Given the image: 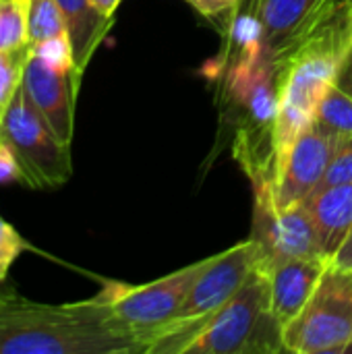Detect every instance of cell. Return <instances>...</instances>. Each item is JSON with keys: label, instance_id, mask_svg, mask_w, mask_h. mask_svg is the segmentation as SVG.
Instances as JSON below:
<instances>
[{"label": "cell", "instance_id": "obj_4", "mask_svg": "<svg viewBox=\"0 0 352 354\" xmlns=\"http://www.w3.org/2000/svg\"><path fill=\"white\" fill-rule=\"evenodd\" d=\"M259 263V245L249 236L220 255L207 257V266L193 282L174 322L151 342L147 354L183 353L203 324L228 303Z\"/></svg>", "mask_w": 352, "mask_h": 354}, {"label": "cell", "instance_id": "obj_3", "mask_svg": "<svg viewBox=\"0 0 352 354\" xmlns=\"http://www.w3.org/2000/svg\"><path fill=\"white\" fill-rule=\"evenodd\" d=\"M282 326L270 311L268 274L255 268L185 346V354L282 353Z\"/></svg>", "mask_w": 352, "mask_h": 354}, {"label": "cell", "instance_id": "obj_6", "mask_svg": "<svg viewBox=\"0 0 352 354\" xmlns=\"http://www.w3.org/2000/svg\"><path fill=\"white\" fill-rule=\"evenodd\" d=\"M0 139L15 151L27 187L58 189L71 178V145L62 143L46 118L35 110L23 83L2 118Z\"/></svg>", "mask_w": 352, "mask_h": 354}, {"label": "cell", "instance_id": "obj_19", "mask_svg": "<svg viewBox=\"0 0 352 354\" xmlns=\"http://www.w3.org/2000/svg\"><path fill=\"white\" fill-rule=\"evenodd\" d=\"M31 52L35 56H39L48 66H52L56 71L77 68L75 66V58H73V48H71L68 35H62V37H54V39L35 44V46H31Z\"/></svg>", "mask_w": 352, "mask_h": 354}, {"label": "cell", "instance_id": "obj_12", "mask_svg": "<svg viewBox=\"0 0 352 354\" xmlns=\"http://www.w3.org/2000/svg\"><path fill=\"white\" fill-rule=\"evenodd\" d=\"M330 261L332 259L326 257L288 259L266 272L270 284V311L282 330L303 311Z\"/></svg>", "mask_w": 352, "mask_h": 354}, {"label": "cell", "instance_id": "obj_10", "mask_svg": "<svg viewBox=\"0 0 352 354\" xmlns=\"http://www.w3.org/2000/svg\"><path fill=\"white\" fill-rule=\"evenodd\" d=\"M330 0H251V23L268 56L278 60L309 37Z\"/></svg>", "mask_w": 352, "mask_h": 354}, {"label": "cell", "instance_id": "obj_21", "mask_svg": "<svg viewBox=\"0 0 352 354\" xmlns=\"http://www.w3.org/2000/svg\"><path fill=\"white\" fill-rule=\"evenodd\" d=\"M342 183H352V137L340 139L322 187H332V185H342Z\"/></svg>", "mask_w": 352, "mask_h": 354}, {"label": "cell", "instance_id": "obj_14", "mask_svg": "<svg viewBox=\"0 0 352 354\" xmlns=\"http://www.w3.org/2000/svg\"><path fill=\"white\" fill-rule=\"evenodd\" d=\"M56 2L66 23V35L73 48L75 66L83 75L95 50L100 48L106 33L110 31L114 17L106 15L93 0H56Z\"/></svg>", "mask_w": 352, "mask_h": 354}, {"label": "cell", "instance_id": "obj_7", "mask_svg": "<svg viewBox=\"0 0 352 354\" xmlns=\"http://www.w3.org/2000/svg\"><path fill=\"white\" fill-rule=\"evenodd\" d=\"M207 266V259L191 263L170 276L141 286L110 284L104 292L110 299L116 319L137 340L141 353H147L151 342L174 322L193 282Z\"/></svg>", "mask_w": 352, "mask_h": 354}, {"label": "cell", "instance_id": "obj_20", "mask_svg": "<svg viewBox=\"0 0 352 354\" xmlns=\"http://www.w3.org/2000/svg\"><path fill=\"white\" fill-rule=\"evenodd\" d=\"M27 249L25 239L0 216V282H6L12 263Z\"/></svg>", "mask_w": 352, "mask_h": 354}, {"label": "cell", "instance_id": "obj_27", "mask_svg": "<svg viewBox=\"0 0 352 354\" xmlns=\"http://www.w3.org/2000/svg\"><path fill=\"white\" fill-rule=\"evenodd\" d=\"M12 295H17V292L12 290V286H8L6 282H0V305H2L4 301H8Z\"/></svg>", "mask_w": 352, "mask_h": 354}, {"label": "cell", "instance_id": "obj_16", "mask_svg": "<svg viewBox=\"0 0 352 354\" xmlns=\"http://www.w3.org/2000/svg\"><path fill=\"white\" fill-rule=\"evenodd\" d=\"M315 122L340 139L352 137V97L338 85H332L324 95Z\"/></svg>", "mask_w": 352, "mask_h": 354}, {"label": "cell", "instance_id": "obj_24", "mask_svg": "<svg viewBox=\"0 0 352 354\" xmlns=\"http://www.w3.org/2000/svg\"><path fill=\"white\" fill-rule=\"evenodd\" d=\"M336 85L352 97V44L351 48L346 50L344 58H342V64H340V71H338V77H336Z\"/></svg>", "mask_w": 352, "mask_h": 354}, {"label": "cell", "instance_id": "obj_25", "mask_svg": "<svg viewBox=\"0 0 352 354\" xmlns=\"http://www.w3.org/2000/svg\"><path fill=\"white\" fill-rule=\"evenodd\" d=\"M332 263L340 270L352 272V232L346 236V241L342 243V247L338 249V253L332 257Z\"/></svg>", "mask_w": 352, "mask_h": 354}, {"label": "cell", "instance_id": "obj_9", "mask_svg": "<svg viewBox=\"0 0 352 354\" xmlns=\"http://www.w3.org/2000/svg\"><path fill=\"white\" fill-rule=\"evenodd\" d=\"M338 143L340 137L317 122L290 143L276 168L274 199L280 207L301 205L322 187Z\"/></svg>", "mask_w": 352, "mask_h": 354}, {"label": "cell", "instance_id": "obj_22", "mask_svg": "<svg viewBox=\"0 0 352 354\" xmlns=\"http://www.w3.org/2000/svg\"><path fill=\"white\" fill-rule=\"evenodd\" d=\"M8 183L25 185V174L10 145L0 139V185H8Z\"/></svg>", "mask_w": 352, "mask_h": 354}, {"label": "cell", "instance_id": "obj_5", "mask_svg": "<svg viewBox=\"0 0 352 354\" xmlns=\"http://www.w3.org/2000/svg\"><path fill=\"white\" fill-rule=\"evenodd\" d=\"M282 344L295 354L352 353V272L330 261L303 311L284 326Z\"/></svg>", "mask_w": 352, "mask_h": 354}, {"label": "cell", "instance_id": "obj_8", "mask_svg": "<svg viewBox=\"0 0 352 354\" xmlns=\"http://www.w3.org/2000/svg\"><path fill=\"white\" fill-rule=\"evenodd\" d=\"M253 193L255 207L251 239L259 245L257 268L268 272L288 259L326 257L322 253L317 228L305 203L280 207L274 199L272 183L253 187Z\"/></svg>", "mask_w": 352, "mask_h": 354}, {"label": "cell", "instance_id": "obj_11", "mask_svg": "<svg viewBox=\"0 0 352 354\" xmlns=\"http://www.w3.org/2000/svg\"><path fill=\"white\" fill-rule=\"evenodd\" d=\"M81 73L77 68L56 71L48 66L39 56L31 52L25 73L23 89L35 106V110L46 118L58 139L66 145L73 141L75 131V102L79 93Z\"/></svg>", "mask_w": 352, "mask_h": 354}, {"label": "cell", "instance_id": "obj_15", "mask_svg": "<svg viewBox=\"0 0 352 354\" xmlns=\"http://www.w3.org/2000/svg\"><path fill=\"white\" fill-rule=\"evenodd\" d=\"M29 2L0 0V52L29 46Z\"/></svg>", "mask_w": 352, "mask_h": 354}, {"label": "cell", "instance_id": "obj_26", "mask_svg": "<svg viewBox=\"0 0 352 354\" xmlns=\"http://www.w3.org/2000/svg\"><path fill=\"white\" fill-rule=\"evenodd\" d=\"M106 15H112L114 17V12H116V8L120 6V2L122 0H93Z\"/></svg>", "mask_w": 352, "mask_h": 354}, {"label": "cell", "instance_id": "obj_13", "mask_svg": "<svg viewBox=\"0 0 352 354\" xmlns=\"http://www.w3.org/2000/svg\"><path fill=\"white\" fill-rule=\"evenodd\" d=\"M305 205L317 228L322 253L332 259L352 232V183L322 187Z\"/></svg>", "mask_w": 352, "mask_h": 354}, {"label": "cell", "instance_id": "obj_28", "mask_svg": "<svg viewBox=\"0 0 352 354\" xmlns=\"http://www.w3.org/2000/svg\"><path fill=\"white\" fill-rule=\"evenodd\" d=\"M351 33H352V17H351Z\"/></svg>", "mask_w": 352, "mask_h": 354}, {"label": "cell", "instance_id": "obj_1", "mask_svg": "<svg viewBox=\"0 0 352 354\" xmlns=\"http://www.w3.org/2000/svg\"><path fill=\"white\" fill-rule=\"evenodd\" d=\"M141 346L116 319L108 295L41 305L12 295L0 305V354H137Z\"/></svg>", "mask_w": 352, "mask_h": 354}, {"label": "cell", "instance_id": "obj_2", "mask_svg": "<svg viewBox=\"0 0 352 354\" xmlns=\"http://www.w3.org/2000/svg\"><path fill=\"white\" fill-rule=\"evenodd\" d=\"M349 31H322L286 52L278 68V110L274 120L276 168L290 143L315 122L317 108L332 85L351 48Z\"/></svg>", "mask_w": 352, "mask_h": 354}, {"label": "cell", "instance_id": "obj_23", "mask_svg": "<svg viewBox=\"0 0 352 354\" xmlns=\"http://www.w3.org/2000/svg\"><path fill=\"white\" fill-rule=\"evenodd\" d=\"M187 2L207 19H228L243 4V0H187Z\"/></svg>", "mask_w": 352, "mask_h": 354}, {"label": "cell", "instance_id": "obj_17", "mask_svg": "<svg viewBox=\"0 0 352 354\" xmlns=\"http://www.w3.org/2000/svg\"><path fill=\"white\" fill-rule=\"evenodd\" d=\"M66 35V23L56 0L29 2V44H41Z\"/></svg>", "mask_w": 352, "mask_h": 354}, {"label": "cell", "instance_id": "obj_18", "mask_svg": "<svg viewBox=\"0 0 352 354\" xmlns=\"http://www.w3.org/2000/svg\"><path fill=\"white\" fill-rule=\"evenodd\" d=\"M29 56H31V44L19 50L0 52V124L15 93L23 83V73Z\"/></svg>", "mask_w": 352, "mask_h": 354}]
</instances>
